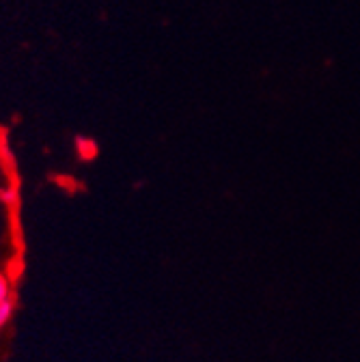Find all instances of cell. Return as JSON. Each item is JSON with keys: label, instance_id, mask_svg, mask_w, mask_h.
<instances>
[{"label": "cell", "instance_id": "cell-1", "mask_svg": "<svg viewBox=\"0 0 360 362\" xmlns=\"http://www.w3.org/2000/svg\"><path fill=\"white\" fill-rule=\"evenodd\" d=\"M76 153L80 156V160L84 162H91L98 158L100 153V147L93 139H86V136H78L76 139Z\"/></svg>", "mask_w": 360, "mask_h": 362}, {"label": "cell", "instance_id": "cell-2", "mask_svg": "<svg viewBox=\"0 0 360 362\" xmlns=\"http://www.w3.org/2000/svg\"><path fill=\"white\" fill-rule=\"evenodd\" d=\"M9 300H13L11 298V285H9V281H7L5 274H0V304L9 302Z\"/></svg>", "mask_w": 360, "mask_h": 362}, {"label": "cell", "instance_id": "cell-3", "mask_svg": "<svg viewBox=\"0 0 360 362\" xmlns=\"http://www.w3.org/2000/svg\"><path fill=\"white\" fill-rule=\"evenodd\" d=\"M11 313H13V300H9V302H3V304H0V328H3V326L9 322Z\"/></svg>", "mask_w": 360, "mask_h": 362}]
</instances>
